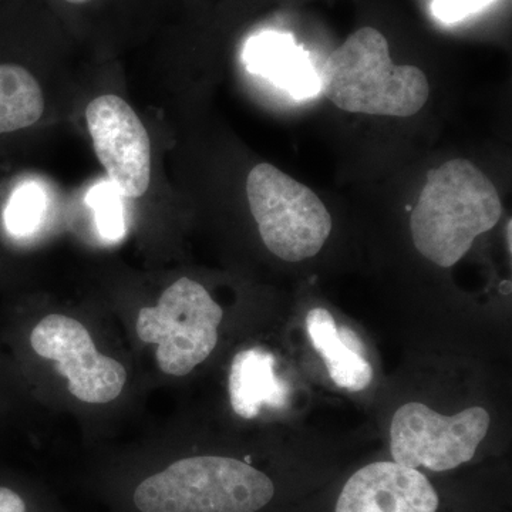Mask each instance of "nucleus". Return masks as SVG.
<instances>
[{"label": "nucleus", "instance_id": "nucleus-1", "mask_svg": "<svg viewBox=\"0 0 512 512\" xmlns=\"http://www.w3.org/2000/svg\"><path fill=\"white\" fill-rule=\"evenodd\" d=\"M501 215L493 181L466 158H454L427 175L410 218L414 247L433 264L451 268Z\"/></svg>", "mask_w": 512, "mask_h": 512}, {"label": "nucleus", "instance_id": "nucleus-2", "mask_svg": "<svg viewBox=\"0 0 512 512\" xmlns=\"http://www.w3.org/2000/svg\"><path fill=\"white\" fill-rule=\"evenodd\" d=\"M322 90L340 110L386 117L414 116L430 94L423 70L394 64L389 42L375 28L356 30L330 53Z\"/></svg>", "mask_w": 512, "mask_h": 512}, {"label": "nucleus", "instance_id": "nucleus-3", "mask_svg": "<svg viewBox=\"0 0 512 512\" xmlns=\"http://www.w3.org/2000/svg\"><path fill=\"white\" fill-rule=\"evenodd\" d=\"M274 495L271 478L245 461L194 456L141 478L130 503L136 512H258Z\"/></svg>", "mask_w": 512, "mask_h": 512}, {"label": "nucleus", "instance_id": "nucleus-4", "mask_svg": "<svg viewBox=\"0 0 512 512\" xmlns=\"http://www.w3.org/2000/svg\"><path fill=\"white\" fill-rule=\"evenodd\" d=\"M247 197L265 247L282 261H305L325 247L332 215L311 188L261 163L248 174Z\"/></svg>", "mask_w": 512, "mask_h": 512}, {"label": "nucleus", "instance_id": "nucleus-5", "mask_svg": "<svg viewBox=\"0 0 512 512\" xmlns=\"http://www.w3.org/2000/svg\"><path fill=\"white\" fill-rule=\"evenodd\" d=\"M224 312L210 293L190 278H180L153 308L138 313L137 335L157 345V365L170 376H187L214 352Z\"/></svg>", "mask_w": 512, "mask_h": 512}, {"label": "nucleus", "instance_id": "nucleus-6", "mask_svg": "<svg viewBox=\"0 0 512 512\" xmlns=\"http://www.w3.org/2000/svg\"><path fill=\"white\" fill-rule=\"evenodd\" d=\"M490 421V414L483 407L443 416L426 404H404L394 413L390 427L393 461L409 468L454 470L476 456Z\"/></svg>", "mask_w": 512, "mask_h": 512}, {"label": "nucleus", "instance_id": "nucleus-7", "mask_svg": "<svg viewBox=\"0 0 512 512\" xmlns=\"http://www.w3.org/2000/svg\"><path fill=\"white\" fill-rule=\"evenodd\" d=\"M36 355L53 360L60 375L67 379L69 392L84 403L113 402L127 382L124 366L101 355L89 330L79 320L49 315L37 323L30 335Z\"/></svg>", "mask_w": 512, "mask_h": 512}, {"label": "nucleus", "instance_id": "nucleus-8", "mask_svg": "<svg viewBox=\"0 0 512 512\" xmlns=\"http://www.w3.org/2000/svg\"><path fill=\"white\" fill-rule=\"evenodd\" d=\"M86 124L111 185L131 200L143 197L151 183V141L133 107L103 94L87 104Z\"/></svg>", "mask_w": 512, "mask_h": 512}, {"label": "nucleus", "instance_id": "nucleus-9", "mask_svg": "<svg viewBox=\"0 0 512 512\" xmlns=\"http://www.w3.org/2000/svg\"><path fill=\"white\" fill-rule=\"evenodd\" d=\"M439 504L433 485L417 468L379 461L349 478L335 512H437Z\"/></svg>", "mask_w": 512, "mask_h": 512}, {"label": "nucleus", "instance_id": "nucleus-10", "mask_svg": "<svg viewBox=\"0 0 512 512\" xmlns=\"http://www.w3.org/2000/svg\"><path fill=\"white\" fill-rule=\"evenodd\" d=\"M306 330L313 348L325 360L330 379L340 389L362 392L370 386L372 365L352 329L339 328L328 309L315 308L306 315Z\"/></svg>", "mask_w": 512, "mask_h": 512}, {"label": "nucleus", "instance_id": "nucleus-11", "mask_svg": "<svg viewBox=\"0 0 512 512\" xmlns=\"http://www.w3.org/2000/svg\"><path fill=\"white\" fill-rule=\"evenodd\" d=\"M275 356L262 348L242 350L232 360L229 397L242 419H255L264 407L282 409L288 404V386L275 375Z\"/></svg>", "mask_w": 512, "mask_h": 512}, {"label": "nucleus", "instance_id": "nucleus-12", "mask_svg": "<svg viewBox=\"0 0 512 512\" xmlns=\"http://www.w3.org/2000/svg\"><path fill=\"white\" fill-rule=\"evenodd\" d=\"M254 59L259 72L288 90L295 99H306L318 93V76L308 55L295 46L292 37L269 35L259 40Z\"/></svg>", "mask_w": 512, "mask_h": 512}, {"label": "nucleus", "instance_id": "nucleus-13", "mask_svg": "<svg viewBox=\"0 0 512 512\" xmlns=\"http://www.w3.org/2000/svg\"><path fill=\"white\" fill-rule=\"evenodd\" d=\"M42 86L26 67L0 63V134L36 124L45 113Z\"/></svg>", "mask_w": 512, "mask_h": 512}, {"label": "nucleus", "instance_id": "nucleus-14", "mask_svg": "<svg viewBox=\"0 0 512 512\" xmlns=\"http://www.w3.org/2000/svg\"><path fill=\"white\" fill-rule=\"evenodd\" d=\"M43 198L35 185H22L13 192L5 211V225L16 237H26L35 231L42 218Z\"/></svg>", "mask_w": 512, "mask_h": 512}, {"label": "nucleus", "instance_id": "nucleus-15", "mask_svg": "<svg viewBox=\"0 0 512 512\" xmlns=\"http://www.w3.org/2000/svg\"><path fill=\"white\" fill-rule=\"evenodd\" d=\"M111 192L113 191L107 188L106 194L100 192V194L94 195L96 197L97 227L104 238L116 241L123 237L124 222L120 202Z\"/></svg>", "mask_w": 512, "mask_h": 512}, {"label": "nucleus", "instance_id": "nucleus-16", "mask_svg": "<svg viewBox=\"0 0 512 512\" xmlns=\"http://www.w3.org/2000/svg\"><path fill=\"white\" fill-rule=\"evenodd\" d=\"M495 0H434L431 12L440 22L456 23L480 12Z\"/></svg>", "mask_w": 512, "mask_h": 512}, {"label": "nucleus", "instance_id": "nucleus-17", "mask_svg": "<svg viewBox=\"0 0 512 512\" xmlns=\"http://www.w3.org/2000/svg\"><path fill=\"white\" fill-rule=\"evenodd\" d=\"M0 512H36L25 491L16 485L0 483ZM39 512V511H37Z\"/></svg>", "mask_w": 512, "mask_h": 512}, {"label": "nucleus", "instance_id": "nucleus-18", "mask_svg": "<svg viewBox=\"0 0 512 512\" xmlns=\"http://www.w3.org/2000/svg\"><path fill=\"white\" fill-rule=\"evenodd\" d=\"M511 231H512L511 220H508V224H507L508 239H507V241H508V249H510V252H511V248H512Z\"/></svg>", "mask_w": 512, "mask_h": 512}, {"label": "nucleus", "instance_id": "nucleus-19", "mask_svg": "<svg viewBox=\"0 0 512 512\" xmlns=\"http://www.w3.org/2000/svg\"><path fill=\"white\" fill-rule=\"evenodd\" d=\"M64 2L72 3V5H84V3H89L90 0H64Z\"/></svg>", "mask_w": 512, "mask_h": 512}]
</instances>
